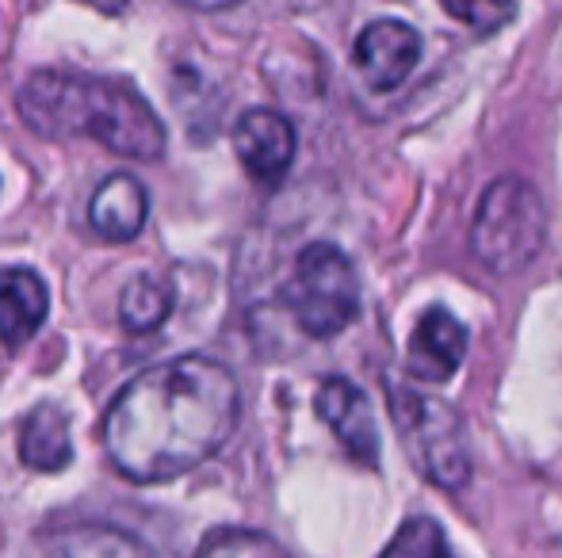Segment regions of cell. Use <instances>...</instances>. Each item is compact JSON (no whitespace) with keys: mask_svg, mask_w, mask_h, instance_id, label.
Wrapping results in <instances>:
<instances>
[{"mask_svg":"<svg viewBox=\"0 0 562 558\" xmlns=\"http://www.w3.org/2000/svg\"><path fill=\"white\" fill-rule=\"evenodd\" d=\"M237 383L218 360L177 356L119 390L104 418L108 459L131 482H169L207 463L237 424Z\"/></svg>","mask_w":562,"mask_h":558,"instance_id":"obj_1","label":"cell"},{"mask_svg":"<svg viewBox=\"0 0 562 558\" xmlns=\"http://www.w3.org/2000/svg\"><path fill=\"white\" fill-rule=\"evenodd\" d=\"M20 119L43 138H97L134 161L165 153V127L138 89L123 77L77 69H38L20 89Z\"/></svg>","mask_w":562,"mask_h":558,"instance_id":"obj_2","label":"cell"},{"mask_svg":"<svg viewBox=\"0 0 562 558\" xmlns=\"http://www.w3.org/2000/svg\"><path fill=\"white\" fill-rule=\"evenodd\" d=\"M548 230V210L528 180L497 176L482 192L471 226V249L494 276H517L536 261Z\"/></svg>","mask_w":562,"mask_h":558,"instance_id":"obj_3","label":"cell"},{"mask_svg":"<svg viewBox=\"0 0 562 558\" xmlns=\"http://www.w3.org/2000/svg\"><path fill=\"white\" fill-rule=\"evenodd\" d=\"M386 395L409 463L440 490H463L471 482V444L463 418L445 398L422 395L409 383H391Z\"/></svg>","mask_w":562,"mask_h":558,"instance_id":"obj_4","label":"cell"},{"mask_svg":"<svg viewBox=\"0 0 562 558\" xmlns=\"http://www.w3.org/2000/svg\"><path fill=\"white\" fill-rule=\"evenodd\" d=\"M283 303L299 329L314 341L345 333L360 314V280L352 261L329 241L306 246L295 261L291 283L283 287Z\"/></svg>","mask_w":562,"mask_h":558,"instance_id":"obj_5","label":"cell"},{"mask_svg":"<svg viewBox=\"0 0 562 558\" xmlns=\"http://www.w3.org/2000/svg\"><path fill=\"white\" fill-rule=\"evenodd\" d=\"M295 127L272 107H252L234 127L237 161L260 187H276L288 176L291 161H295Z\"/></svg>","mask_w":562,"mask_h":558,"instance_id":"obj_6","label":"cell"},{"mask_svg":"<svg viewBox=\"0 0 562 558\" xmlns=\"http://www.w3.org/2000/svg\"><path fill=\"white\" fill-rule=\"evenodd\" d=\"M422 58V35L406 20H371L356 38V69L375 92H394Z\"/></svg>","mask_w":562,"mask_h":558,"instance_id":"obj_7","label":"cell"},{"mask_svg":"<svg viewBox=\"0 0 562 558\" xmlns=\"http://www.w3.org/2000/svg\"><path fill=\"white\" fill-rule=\"evenodd\" d=\"M314 406H318V418L334 429L340 447H345L360 467L375 470L379 467V424H375V413H371L368 395H363L356 383L340 379V375H329L318 387V395H314Z\"/></svg>","mask_w":562,"mask_h":558,"instance_id":"obj_8","label":"cell"},{"mask_svg":"<svg viewBox=\"0 0 562 558\" xmlns=\"http://www.w3.org/2000/svg\"><path fill=\"white\" fill-rule=\"evenodd\" d=\"M467 326L448 310V306H429L417 318L414 337H409V356L406 367L414 379L425 383H445L459 372L467 356Z\"/></svg>","mask_w":562,"mask_h":558,"instance_id":"obj_9","label":"cell"},{"mask_svg":"<svg viewBox=\"0 0 562 558\" xmlns=\"http://www.w3.org/2000/svg\"><path fill=\"white\" fill-rule=\"evenodd\" d=\"M146 215H149V195L142 187V180H134L131 172H112L89 203L92 234L112 241V246L138 238L142 226H146Z\"/></svg>","mask_w":562,"mask_h":558,"instance_id":"obj_10","label":"cell"},{"mask_svg":"<svg viewBox=\"0 0 562 558\" xmlns=\"http://www.w3.org/2000/svg\"><path fill=\"white\" fill-rule=\"evenodd\" d=\"M50 314V295L38 272L4 269L0 272V341L8 349H23L43 329Z\"/></svg>","mask_w":562,"mask_h":558,"instance_id":"obj_11","label":"cell"},{"mask_svg":"<svg viewBox=\"0 0 562 558\" xmlns=\"http://www.w3.org/2000/svg\"><path fill=\"white\" fill-rule=\"evenodd\" d=\"M20 459L35 470H61L74 459V444H69V421L58 406H38L23 424L20 436Z\"/></svg>","mask_w":562,"mask_h":558,"instance_id":"obj_12","label":"cell"},{"mask_svg":"<svg viewBox=\"0 0 562 558\" xmlns=\"http://www.w3.org/2000/svg\"><path fill=\"white\" fill-rule=\"evenodd\" d=\"M172 303H177L172 283L157 276H134L126 283L123 298H119V321H123L126 333H154L172 314Z\"/></svg>","mask_w":562,"mask_h":558,"instance_id":"obj_13","label":"cell"},{"mask_svg":"<svg viewBox=\"0 0 562 558\" xmlns=\"http://www.w3.org/2000/svg\"><path fill=\"white\" fill-rule=\"evenodd\" d=\"M440 8L451 15V20H459L467 31H474V35H497V31L505 27V23H513V15H517V4L513 0H440Z\"/></svg>","mask_w":562,"mask_h":558,"instance_id":"obj_14","label":"cell"},{"mask_svg":"<svg viewBox=\"0 0 562 558\" xmlns=\"http://www.w3.org/2000/svg\"><path fill=\"white\" fill-rule=\"evenodd\" d=\"M448 539L445 532L437 528V521H429V516H417V521H406L398 528V536L386 544V555H448Z\"/></svg>","mask_w":562,"mask_h":558,"instance_id":"obj_15","label":"cell"},{"mask_svg":"<svg viewBox=\"0 0 562 558\" xmlns=\"http://www.w3.org/2000/svg\"><path fill=\"white\" fill-rule=\"evenodd\" d=\"M200 551H280V547L272 544L268 536H252V532H215V536H207L200 544Z\"/></svg>","mask_w":562,"mask_h":558,"instance_id":"obj_16","label":"cell"},{"mask_svg":"<svg viewBox=\"0 0 562 558\" xmlns=\"http://www.w3.org/2000/svg\"><path fill=\"white\" fill-rule=\"evenodd\" d=\"M180 4L200 8V12H218V8H229V4H237V0H180Z\"/></svg>","mask_w":562,"mask_h":558,"instance_id":"obj_17","label":"cell"},{"mask_svg":"<svg viewBox=\"0 0 562 558\" xmlns=\"http://www.w3.org/2000/svg\"><path fill=\"white\" fill-rule=\"evenodd\" d=\"M104 12H119V8H126V0H97Z\"/></svg>","mask_w":562,"mask_h":558,"instance_id":"obj_18","label":"cell"}]
</instances>
